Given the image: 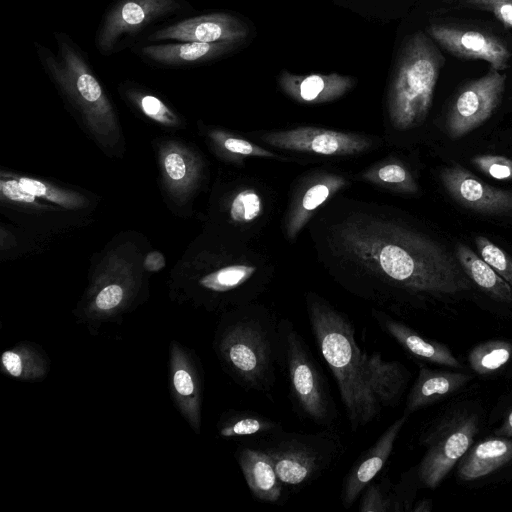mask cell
<instances>
[{
	"label": "cell",
	"instance_id": "5bb4252c",
	"mask_svg": "<svg viewBox=\"0 0 512 512\" xmlns=\"http://www.w3.org/2000/svg\"><path fill=\"white\" fill-rule=\"evenodd\" d=\"M441 181L450 196L468 209L492 215L512 214V191L488 185L460 165L444 168Z\"/></svg>",
	"mask_w": 512,
	"mask_h": 512
},
{
	"label": "cell",
	"instance_id": "603a6c76",
	"mask_svg": "<svg viewBox=\"0 0 512 512\" xmlns=\"http://www.w3.org/2000/svg\"><path fill=\"white\" fill-rule=\"evenodd\" d=\"M512 461V438L496 436L477 443L465 453L458 466L463 481L483 478Z\"/></svg>",
	"mask_w": 512,
	"mask_h": 512
},
{
	"label": "cell",
	"instance_id": "836d02e7",
	"mask_svg": "<svg viewBox=\"0 0 512 512\" xmlns=\"http://www.w3.org/2000/svg\"><path fill=\"white\" fill-rule=\"evenodd\" d=\"M125 87L133 99L138 101L141 110L146 116L163 123L174 119L169 108L159 97L146 93L144 90H138L136 86L130 87L128 82L125 83Z\"/></svg>",
	"mask_w": 512,
	"mask_h": 512
},
{
	"label": "cell",
	"instance_id": "ba28073f",
	"mask_svg": "<svg viewBox=\"0 0 512 512\" xmlns=\"http://www.w3.org/2000/svg\"><path fill=\"white\" fill-rule=\"evenodd\" d=\"M479 430L473 413H459L429 431L422 442L427 451L417 467L419 481L435 489L471 447Z\"/></svg>",
	"mask_w": 512,
	"mask_h": 512
},
{
	"label": "cell",
	"instance_id": "83f0119b",
	"mask_svg": "<svg viewBox=\"0 0 512 512\" xmlns=\"http://www.w3.org/2000/svg\"><path fill=\"white\" fill-rule=\"evenodd\" d=\"M512 343L490 340L476 345L468 355L471 369L478 375H490L510 360Z\"/></svg>",
	"mask_w": 512,
	"mask_h": 512
},
{
	"label": "cell",
	"instance_id": "74e56055",
	"mask_svg": "<svg viewBox=\"0 0 512 512\" xmlns=\"http://www.w3.org/2000/svg\"><path fill=\"white\" fill-rule=\"evenodd\" d=\"M164 167L172 180L179 181L186 175L185 162L178 153H169L164 159Z\"/></svg>",
	"mask_w": 512,
	"mask_h": 512
},
{
	"label": "cell",
	"instance_id": "4dcf8cb0",
	"mask_svg": "<svg viewBox=\"0 0 512 512\" xmlns=\"http://www.w3.org/2000/svg\"><path fill=\"white\" fill-rule=\"evenodd\" d=\"M392 487L389 479L379 483L368 484L361 493L359 511L361 512H391Z\"/></svg>",
	"mask_w": 512,
	"mask_h": 512
},
{
	"label": "cell",
	"instance_id": "60d3db41",
	"mask_svg": "<svg viewBox=\"0 0 512 512\" xmlns=\"http://www.w3.org/2000/svg\"><path fill=\"white\" fill-rule=\"evenodd\" d=\"M495 435L512 438V407L506 414L502 424L495 430Z\"/></svg>",
	"mask_w": 512,
	"mask_h": 512
},
{
	"label": "cell",
	"instance_id": "3957f363",
	"mask_svg": "<svg viewBox=\"0 0 512 512\" xmlns=\"http://www.w3.org/2000/svg\"><path fill=\"white\" fill-rule=\"evenodd\" d=\"M214 348L223 369L240 386L270 393L281 367L279 321L264 306L233 308L220 322Z\"/></svg>",
	"mask_w": 512,
	"mask_h": 512
},
{
	"label": "cell",
	"instance_id": "cb8c5ba5",
	"mask_svg": "<svg viewBox=\"0 0 512 512\" xmlns=\"http://www.w3.org/2000/svg\"><path fill=\"white\" fill-rule=\"evenodd\" d=\"M4 374L21 381L43 379L49 371V359L33 343H18L5 350L0 358Z\"/></svg>",
	"mask_w": 512,
	"mask_h": 512
},
{
	"label": "cell",
	"instance_id": "277c9868",
	"mask_svg": "<svg viewBox=\"0 0 512 512\" xmlns=\"http://www.w3.org/2000/svg\"><path fill=\"white\" fill-rule=\"evenodd\" d=\"M444 62L429 35L418 31L409 36L399 54L387 95L388 116L395 129L409 130L425 120Z\"/></svg>",
	"mask_w": 512,
	"mask_h": 512
},
{
	"label": "cell",
	"instance_id": "d6986e66",
	"mask_svg": "<svg viewBox=\"0 0 512 512\" xmlns=\"http://www.w3.org/2000/svg\"><path fill=\"white\" fill-rule=\"evenodd\" d=\"M371 312L379 327L415 358L451 368H462L458 359L443 343L423 338L382 310L372 308Z\"/></svg>",
	"mask_w": 512,
	"mask_h": 512
},
{
	"label": "cell",
	"instance_id": "4316f807",
	"mask_svg": "<svg viewBox=\"0 0 512 512\" xmlns=\"http://www.w3.org/2000/svg\"><path fill=\"white\" fill-rule=\"evenodd\" d=\"M362 179L379 187L398 193H416L418 186L411 172L397 161H385L369 167Z\"/></svg>",
	"mask_w": 512,
	"mask_h": 512
},
{
	"label": "cell",
	"instance_id": "f35d334b",
	"mask_svg": "<svg viewBox=\"0 0 512 512\" xmlns=\"http://www.w3.org/2000/svg\"><path fill=\"white\" fill-rule=\"evenodd\" d=\"M19 184L21 187L29 194L35 197H48L47 187L40 181L30 179V178H21L19 180Z\"/></svg>",
	"mask_w": 512,
	"mask_h": 512
},
{
	"label": "cell",
	"instance_id": "f1b7e54d",
	"mask_svg": "<svg viewBox=\"0 0 512 512\" xmlns=\"http://www.w3.org/2000/svg\"><path fill=\"white\" fill-rule=\"evenodd\" d=\"M266 201L260 189L248 185L241 188L229 205V216L238 225L248 227L257 223L265 214Z\"/></svg>",
	"mask_w": 512,
	"mask_h": 512
},
{
	"label": "cell",
	"instance_id": "7c38bea8",
	"mask_svg": "<svg viewBox=\"0 0 512 512\" xmlns=\"http://www.w3.org/2000/svg\"><path fill=\"white\" fill-rule=\"evenodd\" d=\"M427 33L455 57L485 60L498 71L510 66L511 52L505 42L493 34L443 24L429 25Z\"/></svg>",
	"mask_w": 512,
	"mask_h": 512
},
{
	"label": "cell",
	"instance_id": "ab89813d",
	"mask_svg": "<svg viewBox=\"0 0 512 512\" xmlns=\"http://www.w3.org/2000/svg\"><path fill=\"white\" fill-rule=\"evenodd\" d=\"M143 266L149 272L159 271L165 266V258L158 251L150 252L147 254Z\"/></svg>",
	"mask_w": 512,
	"mask_h": 512
},
{
	"label": "cell",
	"instance_id": "8992f818",
	"mask_svg": "<svg viewBox=\"0 0 512 512\" xmlns=\"http://www.w3.org/2000/svg\"><path fill=\"white\" fill-rule=\"evenodd\" d=\"M281 367L287 373L289 392L298 414L325 428H332L337 409L327 382L295 325L279 321Z\"/></svg>",
	"mask_w": 512,
	"mask_h": 512
},
{
	"label": "cell",
	"instance_id": "9a60e30c",
	"mask_svg": "<svg viewBox=\"0 0 512 512\" xmlns=\"http://www.w3.org/2000/svg\"><path fill=\"white\" fill-rule=\"evenodd\" d=\"M170 387L174 402L195 433L201 430L202 379L191 355L178 342L169 349Z\"/></svg>",
	"mask_w": 512,
	"mask_h": 512
},
{
	"label": "cell",
	"instance_id": "b9f144b4",
	"mask_svg": "<svg viewBox=\"0 0 512 512\" xmlns=\"http://www.w3.org/2000/svg\"><path fill=\"white\" fill-rule=\"evenodd\" d=\"M432 509L431 502L427 499H423L415 504L411 511L413 512H429Z\"/></svg>",
	"mask_w": 512,
	"mask_h": 512
},
{
	"label": "cell",
	"instance_id": "e575fe53",
	"mask_svg": "<svg viewBox=\"0 0 512 512\" xmlns=\"http://www.w3.org/2000/svg\"><path fill=\"white\" fill-rule=\"evenodd\" d=\"M472 163L484 174L497 180H512V160L502 155H477Z\"/></svg>",
	"mask_w": 512,
	"mask_h": 512
},
{
	"label": "cell",
	"instance_id": "7a4b0ae2",
	"mask_svg": "<svg viewBox=\"0 0 512 512\" xmlns=\"http://www.w3.org/2000/svg\"><path fill=\"white\" fill-rule=\"evenodd\" d=\"M306 311L318 349L331 370L352 432L373 422L382 407L367 379L364 352L351 321L314 292L305 295Z\"/></svg>",
	"mask_w": 512,
	"mask_h": 512
},
{
	"label": "cell",
	"instance_id": "52a82bcc",
	"mask_svg": "<svg viewBox=\"0 0 512 512\" xmlns=\"http://www.w3.org/2000/svg\"><path fill=\"white\" fill-rule=\"evenodd\" d=\"M263 448L284 487L300 490L317 480L342 456L345 446L332 428L316 433L283 432L269 436Z\"/></svg>",
	"mask_w": 512,
	"mask_h": 512
},
{
	"label": "cell",
	"instance_id": "2e32d148",
	"mask_svg": "<svg viewBox=\"0 0 512 512\" xmlns=\"http://www.w3.org/2000/svg\"><path fill=\"white\" fill-rule=\"evenodd\" d=\"M349 185L342 175L317 172L296 189L285 217V233L294 240L314 214L340 190Z\"/></svg>",
	"mask_w": 512,
	"mask_h": 512
},
{
	"label": "cell",
	"instance_id": "8fae6325",
	"mask_svg": "<svg viewBox=\"0 0 512 512\" xmlns=\"http://www.w3.org/2000/svg\"><path fill=\"white\" fill-rule=\"evenodd\" d=\"M248 33V26L237 16L213 12L191 15L164 25L151 32L142 44L165 41L242 42Z\"/></svg>",
	"mask_w": 512,
	"mask_h": 512
},
{
	"label": "cell",
	"instance_id": "d590c367",
	"mask_svg": "<svg viewBox=\"0 0 512 512\" xmlns=\"http://www.w3.org/2000/svg\"><path fill=\"white\" fill-rule=\"evenodd\" d=\"M463 6L492 13L505 27L512 28V0H462Z\"/></svg>",
	"mask_w": 512,
	"mask_h": 512
},
{
	"label": "cell",
	"instance_id": "e0dca14e",
	"mask_svg": "<svg viewBox=\"0 0 512 512\" xmlns=\"http://www.w3.org/2000/svg\"><path fill=\"white\" fill-rule=\"evenodd\" d=\"M409 415L396 419L376 442L355 462L344 478L341 503L349 509L388 461L396 439Z\"/></svg>",
	"mask_w": 512,
	"mask_h": 512
},
{
	"label": "cell",
	"instance_id": "ac0fdd59",
	"mask_svg": "<svg viewBox=\"0 0 512 512\" xmlns=\"http://www.w3.org/2000/svg\"><path fill=\"white\" fill-rule=\"evenodd\" d=\"M356 79L339 73L296 75L283 70L278 78L281 90L302 104H322L335 101L356 84Z\"/></svg>",
	"mask_w": 512,
	"mask_h": 512
},
{
	"label": "cell",
	"instance_id": "d4e9b609",
	"mask_svg": "<svg viewBox=\"0 0 512 512\" xmlns=\"http://www.w3.org/2000/svg\"><path fill=\"white\" fill-rule=\"evenodd\" d=\"M456 257L466 275L481 289L499 301L512 303V285L469 247L458 244Z\"/></svg>",
	"mask_w": 512,
	"mask_h": 512
},
{
	"label": "cell",
	"instance_id": "5b68a950",
	"mask_svg": "<svg viewBox=\"0 0 512 512\" xmlns=\"http://www.w3.org/2000/svg\"><path fill=\"white\" fill-rule=\"evenodd\" d=\"M194 11L188 0H113L95 31V49L105 57L131 50L151 32Z\"/></svg>",
	"mask_w": 512,
	"mask_h": 512
},
{
	"label": "cell",
	"instance_id": "9c48e42d",
	"mask_svg": "<svg viewBox=\"0 0 512 512\" xmlns=\"http://www.w3.org/2000/svg\"><path fill=\"white\" fill-rule=\"evenodd\" d=\"M506 74L490 67L481 78L461 88L447 116L451 138H460L482 125L499 106L505 91Z\"/></svg>",
	"mask_w": 512,
	"mask_h": 512
},
{
	"label": "cell",
	"instance_id": "6da1fadb",
	"mask_svg": "<svg viewBox=\"0 0 512 512\" xmlns=\"http://www.w3.org/2000/svg\"><path fill=\"white\" fill-rule=\"evenodd\" d=\"M317 242L333 278L382 311L396 313L414 297L471 287L459 262L441 245L384 212H347Z\"/></svg>",
	"mask_w": 512,
	"mask_h": 512
},
{
	"label": "cell",
	"instance_id": "8d00e7d4",
	"mask_svg": "<svg viewBox=\"0 0 512 512\" xmlns=\"http://www.w3.org/2000/svg\"><path fill=\"white\" fill-rule=\"evenodd\" d=\"M1 192L8 199L17 202L31 203L35 199V196L27 193L16 180H2Z\"/></svg>",
	"mask_w": 512,
	"mask_h": 512
},
{
	"label": "cell",
	"instance_id": "44dd1931",
	"mask_svg": "<svg viewBox=\"0 0 512 512\" xmlns=\"http://www.w3.org/2000/svg\"><path fill=\"white\" fill-rule=\"evenodd\" d=\"M473 379L472 375L430 369L420 365L419 373L406 402L405 414L438 402L464 387Z\"/></svg>",
	"mask_w": 512,
	"mask_h": 512
},
{
	"label": "cell",
	"instance_id": "d6a6232c",
	"mask_svg": "<svg viewBox=\"0 0 512 512\" xmlns=\"http://www.w3.org/2000/svg\"><path fill=\"white\" fill-rule=\"evenodd\" d=\"M417 482L419 481L417 467L402 475L401 480L392 487L391 512L411 511Z\"/></svg>",
	"mask_w": 512,
	"mask_h": 512
},
{
	"label": "cell",
	"instance_id": "4fadbf2b",
	"mask_svg": "<svg viewBox=\"0 0 512 512\" xmlns=\"http://www.w3.org/2000/svg\"><path fill=\"white\" fill-rule=\"evenodd\" d=\"M241 42L174 41L145 43L130 51L148 65L158 68H189L219 59L234 51Z\"/></svg>",
	"mask_w": 512,
	"mask_h": 512
},
{
	"label": "cell",
	"instance_id": "ffe728a7",
	"mask_svg": "<svg viewBox=\"0 0 512 512\" xmlns=\"http://www.w3.org/2000/svg\"><path fill=\"white\" fill-rule=\"evenodd\" d=\"M236 459L252 495L258 500L275 503L283 494L274 462L264 449L240 447Z\"/></svg>",
	"mask_w": 512,
	"mask_h": 512
},
{
	"label": "cell",
	"instance_id": "1f68e13d",
	"mask_svg": "<svg viewBox=\"0 0 512 512\" xmlns=\"http://www.w3.org/2000/svg\"><path fill=\"white\" fill-rule=\"evenodd\" d=\"M220 141L222 148L232 157L237 159H244L249 157L260 158H279V155L267 150L245 138L237 135H230L221 133L217 137Z\"/></svg>",
	"mask_w": 512,
	"mask_h": 512
},
{
	"label": "cell",
	"instance_id": "30bf717a",
	"mask_svg": "<svg viewBox=\"0 0 512 512\" xmlns=\"http://www.w3.org/2000/svg\"><path fill=\"white\" fill-rule=\"evenodd\" d=\"M260 139L273 148L327 157L357 155L373 146L370 138L360 134L312 126L269 131Z\"/></svg>",
	"mask_w": 512,
	"mask_h": 512
},
{
	"label": "cell",
	"instance_id": "7402d4cb",
	"mask_svg": "<svg viewBox=\"0 0 512 512\" xmlns=\"http://www.w3.org/2000/svg\"><path fill=\"white\" fill-rule=\"evenodd\" d=\"M370 389L379 405L393 407L400 401L410 380V372L398 361H386L379 353L364 352Z\"/></svg>",
	"mask_w": 512,
	"mask_h": 512
},
{
	"label": "cell",
	"instance_id": "484cf974",
	"mask_svg": "<svg viewBox=\"0 0 512 512\" xmlns=\"http://www.w3.org/2000/svg\"><path fill=\"white\" fill-rule=\"evenodd\" d=\"M218 433L224 438L271 436L282 430L279 422L261 414L247 411H230L217 424Z\"/></svg>",
	"mask_w": 512,
	"mask_h": 512
},
{
	"label": "cell",
	"instance_id": "f546056e",
	"mask_svg": "<svg viewBox=\"0 0 512 512\" xmlns=\"http://www.w3.org/2000/svg\"><path fill=\"white\" fill-rule=\"evenodd\" d=\"M475 243L479 256L512 285V258L484 236H477Z\"/></svg>",
	"mask_w": 512,
	"mask_h": 512
}]
</instances>
